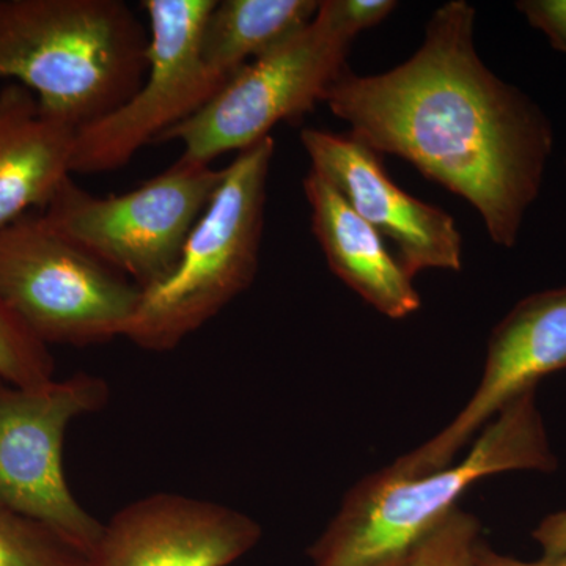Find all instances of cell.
I'll return each instance as SVG.
<instances>
[{
    "label": "cell",
    "mask_w": 566,
    "mask_h": 566,
    "mask_svg": "<svg viewBox=\"0 0 566 566\" xmlns=\"http://www.w3.org/2000/svg\"><path fill=\"white\" fill-rule=\"evenodd\" d=\"M214 0H144L150 48L139 91L123 106L77 132L71 174L115 172L145 145L192 117L232 77L207 65L202 29Z\"/></svg>",
    "instance_id": "9c48e42d"
},
{
    "label": "cell",
    "mask_w": 566,
    "mask_h": 566,
    "mask_svg": "<svg viewBox=\"0 0 566 566\" xmlns=\"http://www.w3.org/2000/svg\"><path fill=\"white\" fill-rule=\"evenodd\" d=\"M566 368V285L528 294L494 327L482 379L471 400L441 433L398 458L401 475L430 474L455 463L476 431L539 379Z\"/></svg>",
    "instance_id": "30bf717a"
},
{
    "label": "cell",
    "mask_w": 566,
    "mask_h": 566,
    "mask_svg": "<svg viewBox=\"0 0 566 566\" xmlns=\"http://www.w3.org/2000/svg\"><path fill=\"white\" fill-rule=\"evenodd\" d=\"M356 36L331 0L319 2L315 20L304 31L249 62L207 106L156 144L180 142L182 159L207 166L223 153L248 150L271 136L279 123L297 120L323 103L344 73Z\"/></svg>",
    "instance_id": "8992f818"
},
{
    "label": "cell",
    "mask_w": 566,
    "mask_h": 566,
    "mask_svg": "<svg viewBox=\"0 0 566 566\" xmlns=\"http://www.w3.org/2000/svg\"><path fill=\"white\" fill-rule=\"evenodd\" d=\"M0 293L44 345L123 337L142 290L125 275L24 216L0 232Z\"/></svg>",
    "instance_id": "52a82bcc"
},
{
    "label": "cell",
    "mask_w": 566,
    "mask_h": 566,
    "mask_svg": "<svg viewBox=\"0 0 566 566\" xmlns=\"http://www.w3.org/2000/svg\"><path fill=\"white\" fill-rule=\"evenodd\" d=\"M50 346L36 337L0 293V381L36 386L54 379Z\"/></svg>",
    "instance_id": "e0dca14e"
},
{
    "label": "cell",
    "mask_w": 566,
    "mask_h": 566,
    "mask_svg": "<svg viewBox=\"0 0 566 566\" xmlns=\"http://www.w3.org/2000/svg\"><path fill=\"white\" fill-rule=\"evenodd\" d=\"M333 6L338 18L356 35L375 28L397 9L394 0H333Z\"/></svg>",
    "instance_id": "ffe728a7"
},
{
    "label": "cell",
    "mask_w": 566,
    "mask_h": 566,
    "mask_svg": "<svg viewBox=\"0 0 566 566\" xmlns=\"http://www.w3.org/2000/svg\"><path fill=\"white\" fill-rule=\"evenodd\" d=\"M222 175L223 169L180 158L139 188L107 197L84 191L70 177L40 219L145 292L172 274Z\"/></svg>",
    "instance_id": "5b68a950"
},
{
    "label": "cell",
    "mask_w": 566,
    "mask_h": 566,
    "mask_svg": "<svg viewBox=\"0 0 566 566\" xmlns=\"http://www.w3.org/2000/svg\"><path fill=\"white\" fill-rule=\"evenodd\" d=\"M77 129L48 117L24 85L0 91V232L46 208L71 177Z\"/></svg>",
    "instance_id": "5bb4252c"
},
{
    "label": "cell",
    "mask_w": 566,
    "mask_h": 566,
    "mask_svg": "<svg viewBox=\"0 0 566 566\" xmlns=\"http://www.w3.org/2000/svg\"><path fill=\"white\" fill-rule=\"evenodd\" d=\"M476 566H566V556H543L539 560H521V558L495 553L485 542H482L476 551Z\"/></svg>",
    "instance_id": "7402d4cb"
},
{
    "label": "cell",
    "mask_w": 566,
    "mask_h": 566,
    "mask_svg": "<svg viewBox=\"0 0 566 566\" xmlns=\"http://www.w3.org/2000/svg\"><path fill=\"white\" fill-rule=\"evenodd\" d=\"M545 557L566 556V512L546 516L532 532Z\"/></svg>",
    "instance_id": "44dd1931"
},
{
    "label": "cell",
    "mask_w": 566,
    "mask_h": 566,
    "mask_svg": "<svg viewBox=\"0 0 566 566\" xmlns=\"http://www.w3.org/2000/svg\"><path fill=\"white\" fill-rule=\"evenodd\" d=\"M260 538L262 526L243 512L191 495L156 493L103 524L87 566H230Z\"/></svg>",
    "instance_id": "7c38bea8"
},
{
    "label": "cell",
    "mask_w": 566,
    "mask_h": 566,
    "mask_svg": "<svg viewBox=\"0 0 566 566\" xmlns=\"http://www.w3.org/2000/svg\"><path fill=\"white\" fill-rule=\"evenodd\" d=\"M0 566H87V556L0 502Z\"/></svg>",
    "instance_id": "2e32d148"
},
{
    "label": "cell",
    "mask_w": 566,
    "mask_h": 566,
    "mask_svg": "<svg viewBox=\"0 0 566 566\" xmlns=\"http://www.w3.org/2000/svg\"><path fill=\"white\" fill-rule=\"evenodd\" d=\"M109 400L106 379L87 371L36 386L0 381V502L51 528L85 556L104 523L71 493L63 442L74 419L103 411Z\"/></svg>",
    "instance_id": "ba28073f"
},
{
    "label": "cell",
    "mask_w": 566,
    "mask_h": 566,
    "mask_svg": "<svg viewBox=\"0 0 566 566\" xmlns=\"http://www.w3.org/2000/svg\"><path fill=\"white\" fill-rule=\"evenodd\" d=\"M535 390L506 405L463 461L430 474L401 475L387 465L364 476L308 547L312 566H406L416 547L480 480L515 471L553 474L558 460Z\"/></svg>",
    "instance_id": "7a4b0ae2"
},
{
    "label": "cell",
    "mask_w": 566,
    "mask_h": 566,
    "mask_svg": "<svg viewBox=\"0 0 566 566\" xmlns=\"http://www.w3.org/2000/svg\"><path fill=\"white\" fill-rule=\"evenodd\" d=\"M301 144L312 170L326 178L376 232L392 241L409 274L461 270L463 238L455 219L403 191L387 175L374 148L353 133L314 128L303 129Z\"/></svg>",
    "instance_id": "8fae6325"
},
{
    "label": "cell",
    "mask_w": 566,
    "mask_h": 566,
    "mask_svg": "<svg viewBox=\"0 0 566 566\" xmlns=\"http://www.w3.org/2000/svg\"><path fill=\"white\" fill-rule=\"evenodd\" d=\"M150 32L122 0H0V81L80 132L139 91Z\"/></svg>",
    "instance_id": "3957f363"
},
{
    "label": "cell",
    "mask_w": 566,
    "mask_h": 566,
    "mask_svg": "<svg viewBox=\"0 0 566 566\" xmlns=\"http://www.w3.org/2000/svg\"><path fill=\"white\" fill-rule=\"evenodd\" d=\"M515 7L553 50L566 54V0H520Z\"/></svg>",
    "instance_id": "d6986e66"
},
{
    "label": "cell",
    "mask_w": 566,
    "mask_h": 566,
    "mask_svg": "<svg viewBox=\"0 0 566 566\" xmlns=\"http://www.w3.org/2000/svg\"><path fill=\"white\" fill-rule=\"evenodd\" d=\"M274 150L273 137H264L223 169L172 274L142 292L123 337L147 352H170L252 285Z\"/></svg>",
    "instance_id": "277c9868"
},
{
    "label": "cell",
    "mask_w": 566,
    "mask_h": 566,
    "mask_svg": "<svg viewBox=\"0 0 566 566\" xmlns=\"http://www.w3.org/2000/svg\"><path fill=\"white\" fill-rule=\"evenodd\" d=\"M482 542L480 521L455 509L416 547L406 566H476Z\"/></svg>",
    "instance_id": "ac0fdd59"
},
{
    "label": "cell",
    "mask_w": 566,
    "mask_h": 566,
    "mask_svg": "<svg viewBox=\"0 0 566 566\" xmlns=\"http://www.w3.org/2000/svg\"><path fill=\"white\" fill-rule=\"evenodd\" d=\"M303 182L312 230L333 273L389 318L419 311L415 275L387 249L385 238L322 175L311 169Z\"/></svg>",
    "instance_id": "4fadbf2b"
},
{
    "label": "cell",
    "mask_w": 566,
    "mask_h": 566,
    "mask_svg": "<svg viewBox=\"0 0 566 566\" xmlns=\"http://www.w3.org/2000/svg\"><path fill=\"white\" fill-rule=\"evenodd\" d=\"M474 25V7L444 3L412 57L375 76L346 66L323 103L376 153L468 200L493 243L512 249L542 191L554 128L527 93L483 63Z\"/></svg>",
    "instance_id": "6da1fadb"
},
{
    "label": "cell",
    "mask_w": 566,
    "mask_h": 566,
    "mask_svg": "<svg viewBox=\"0 0 566 566\" xmlns=\"http://www.w3.org/2000/svg\"><path fill=\"white\" fill-rule=\"evenodd\" d=\"M318 9V0H214L200 40L203 61L233 77L251 59L304 31Z\"/></svg>",
    "instance_id": "9a60e30c"
}]
</instances>
